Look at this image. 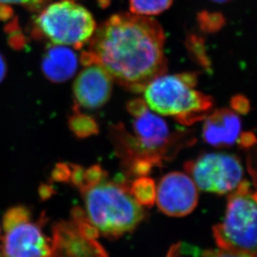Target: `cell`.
<instances>
[{
  "instance_id": "obj_11",
  "label": "cell",
  "mask_w": 257,
  "mask_h": 257,
  "mask_svg": "<svg viewBox=\"0 0 257 257\" xmlns=\"http://www.w3.org/2000/svg\"><path fill=\"white\" fill-rule=\"evenodd\" d=\"M51 257H109L95 239L86 237L74 221H60L53 227Z\"/></svg>"
},
{
  "instance_id": "obj_15",
  "label": "cell",
  "mask_w": 257,
  "mask_h": 257,
  "mask_svg": "<svg viewBox=\"0 0 257 257\" xmlns=\"http://www.w3.org/2000/svg\"><path fill=\"white\" fill-rule=\"evenodd\" d=\"M174 0H130V10L134 15L148 16L164 12Z\"/></svg>"
},
{
  "instance_id": "obj_1",
  "label": "cell",
  "mask_w": 257,
  "mask_h": 257,
  "mask_svg": "<svg viewBox=\"0 0 257 257\" xmlns=\"http://www.w3.org/2000/svg\"><path fill=\"white\" fill-rule=\"evenodd\" d=\"M84 65L99 64L119 85L143 91L149 82L165 74L166 37L156 20L142 15H114L95 30Z\"/></svg>"
},
{
  "instance_id": "obj_31",
  "label": "cell",
  "mask_w": 257,
  "mask_h": 257,
  "mask_svg": "<svg viewBox=\"0 0 257 257\" xmlns=\"http://www.w3.org/2000/svg\"><path fill=\"white\" fill-rule=\"evenodd\" d=\"M255 177H256V178H257V175H256V176H255Z\"/></svg>"
},
{
  "instance_id": "obj_2",
  "label": "cell",
  "mask_w": 257,
  "mask_h": 257,
  "mask_svg": "<svg viewBox=\"0 0 257 257\" xmlns=\"http://www.w3.org/2000/svg\"><path fill=\"white\" fill-rule=\"evenodd\" d=\"M81 193L88 219L107 237L114 239L133 231L146 217L126 184L103 181Z\"/></svg>"
},
{
  "instance_id": "obj_18",
  "label": "cell",
  "mask_w": 257,
  "mask_h": 257,
  "mask_svg": "<svg viewBox=\"0 0 257 257\" xmlns=\"http://www.w3.org/2000/svg\"><path fill=\"white\" fill-rule=\"evenodd\" d=\"M187 49L193 59L205 68L210 67V61L208 60L205 53V46L203 40L196 35L190 36L187 40Z\"/></svg>"
},
{
  "instance_id": "obj_13",
  "label": "cell",
  "mask_w": 257,
  "mask_h": 257,
  "mask_svg": "<svg viewBox=\"0 0 257 257\" xmlns=\"http://www.w3.org/2000/svg\"><path fill=\"white\" fill-rule=\"evenodd\" d=\"M77 68L76 54L65 45H50L43 56L42 71L50 81H67L75 74Z\"/></svg>"
},
{
  "instance_id": "obj_27",
  "label": "cell",
  "mask_w": 257,
  "mask_h": 257,
  "mask_svg": "<svg viewBox=\"0 0 257 257\" xmlns=\"http://www.w3.org/2000/svg\"><path fill=\"white\" fill-rule=\"evenodd\" d=\"M212 1L215 3H226L231 1V0H212Z\"/></svg>"
},
{
  "instance_id": "obj_23",
  "label": "cell",
  "mask_w": 257,
  "mask_h": 257,
  "mask_svg": "<svg viewBox=\"0 0 257 257\" xmlns=\"http://www.w3.org/2000/svg\"><path fill=\"white\" fill-rule=\"evenodd\" d=\"M46 0H0V5H22L28 7H37Z\"/></svg>"
},
{
  "instance_id": "obj_16",
  "label": "cell",
  "mask_w": 257,
  "mask_h": 257,
  "mask_svg": "<svg viewBox=\"0 0 257 257\" xmlns=\"http://www.w3.org/2000/svg\"><path fill=\"white\" fill-rule=\"evenodd\" d=\"M69 126L73 133L79 138H86L96 135L99 131L98 124L94 119L80 113H76L70 117Z\"/></svg>"
},
{
  "instance_id": "obj_5",
  "label": "cell",
  "mask_w": 257,
  "mask_h": 257,
  "mask_svg": "<svg viewBox=\"0 0 257 257\" xmlns=\"http://www.w3.org/2000/svg\"><path fill=\"white\" fill-rule=\"evenodd\" d=\"M96 25L91 14L76 3L64 0L49 5L35 22V35L55 45L79 49L89 42Z\"/></svg>"
},
{
  "instance_id": "obj_17",
  "label": "cell",
  "mask_w": 257,
  "mask_h": 257,
  "mask_svg": "<svg viewBox=\"0 0 257 257\" xmlns=\"http://www.w3.org/2000/svg\"><path fill=\"white\" fill-rule=\"evenodd\" d=\"M198 23L205 32H215L225 25V18L220 13L202 11L198 15Z\"/></svg>"
},
{
  "instance_id": "obj_30",
  "label": "cell",
  "mask_w": 257,
  "mask_h": 257,
  "mask_svg": "<svg viewBox=\"0 0 257 257\" xmlns=\"http://www.w3.org/2000/svg\"><path fill=\"white\" fill-rule=\"evenodd\" d=\"M0 239H1V229H0Z\"/></svg>"
},
{
  "instance_id": "obj_22",
  "label": "cell",
  "mask_w": 257,
  "mask_h": 257,
  "mask_svg": "<svg viewBox=\"0 0 257 257\" xmlns=\"http://www.w3.org/2000/svg\"><path fill=\"white\" fill-rule=\"evenodd\" d=\"M231 105L233 109H235L236 111L245 114L249 110V102L245 97L235 96L233 98L231 101Z\"/></svg>"
},
{
  "instance_id": "obj_10",
  "label": "cell",
  "mask_w": 257,
  "mask_h": 257,
  "mask_svg": "<svg viewBox=\"0 0 257 257\" xmlns=\"http://www.w3.org/2000/svg\"><path fill=\"white\" fill-rule=\"evenodd\" d=\"M112 88L113 79L100 64H88L74 81L75 100L85 109H98L108 102Z\"/></svg>"
},
{
  "instance_id": "obj_26",
  "label": "cell",
  "mask_w": 257,
  "mask_h": 257,
  "mask_svg": "<svg viewBox=\"0 0 257 257\" xmlns=\"http://www.w3.org/2000/svg\"><path fill=\"white\" fill-rule=\"evenodd\" d=\"M52 194L53 191H51V188L48 187V186H42V188L40 189V195H41L43 198L47 199V198L50 197V195H52Z\"/></svg>"
},
{
  "instance_id": "obj_4",
  "label": "cell",
  "mask_w": 257,
  "mask_h": 257,
  "mask_svg": "<svg viewBox=\"0 0 257 257\" xmlns=\"http://www.w3.org/2000/svg\"><path fill=\"white\" fill-rule=\"evenodd\" d=\"M252 194L244 181L229 195L222 221L213 228L220 249L257 257V203Z\"/></svg>"
},
{
  "instance_id": "obj_7",
  "label": "cell",
  "mask_w": 257,
  "mask_h": 257,
  "mask_svg": "<svg viewBox=\"0 0 257 257\" xmlns=\"http://www.w3.org/2000/svg\"><path fill=\"white\" fill-rule=\"evenodd\" d=\"M5 236L1 246L5 257H51V245L41 222H33L30 209L16 205L5 213Z\"/></svg>"
},
{
  "instance_id": "obj_14",
  "label": "cell",
  "mask_w": 257,
  "mask_h": 257,
  "mask_svg": "<svg viewBox=\"0 0 257 257\" xmlns=\"http://www.w3.org/2000/svg\"><path fill=\"white\" fill-rule=\"evenodd\" d=\"M128 191L140 205L151 208L156 202V183L152 179L140 176L128 186Z\"/></svg>"
},
{
  "instance_id": "obj_25",
  "label": "cell",
  "mask_w": 257,
  "mask_h": 257,
  "mask_svg": "<svg viewBox=\"0 0 257 257\" xmlns=\"http://www.w3.org/2000/svg\"><path fill=\"white\" fill-rule=\"evenodd\" d=\"M6 74H7V64L4 56L0 54V84L5 79Z\"/></svg>"
},
{
  "instance_id": "obj_8",
  "label": "cell",
  "mask_w": 257,
  "mask_h": 257,
  "mask_svg": "<svg viewBox=\"0 0 257 257\" xmlns=\"http://www.w3.org/2000/svg\"><path fill=\"white\" fill-rule=\"evenodd\" d=\"M185 169L197 188L205 192L224 195L234 191L242 181L243 168L235 156L208 153L189 161Z\"/></svg>"
},
{
  "instance_id": "obj_3",
  "label": "cell",
  "mask_w": 257,
  "mask_h": 257,
  "mask_svg": "<svg viewBox=\"0 0 257 257\" xmlns=\"http://www.w3.org/2000/svg\"><path fill=\"white\" fill-rule=\"evenodd\" d=\"M196 74H161L144 88L147 106L153 111L174 117L181 124L204 119L212 107V99L194 89Z\"/></svg>"
},
{
  "instance_id": "obj_29",
  "label": "cell",
  "mask_w": 257,
  "mask_h": 257,
  "mask_svg": "<svg viewBox=\"0 0 257 257\" xmlns=\"http://www.w3.org/2000/svg\"><path fill=\"white\" fill-rule=\"evenodd\" d=\"M0 257H5V255H3L2 250H1V247H0Z\"/></svg>"
},
{
  "instance_id": "obj_28",
  "label": "cell",
  "mask_w": 257,
  "mask_h": 257,
  "mask_svg": "<svg viewBox=\"0 0 257 257\" xmlns=\"http://www.w3.org/2000/svg\"><path fill=\"white\" fill-rule=\"evenodd\" d=\"M252 196L253 198H254V200H255V202L257 203V190L255 193H253Z\"/></svg>"
},
{
  "instance_id": "obj_24",
  "label": "cell",
  "mask_w": 257,
  "mask_h": 257,
  "mask_svg": "<svg viewBox=\"0 0 257 257\" xmlns=\"http://www.w3.org/2000/svg\"><path fill=\"white\" fill-rule=\"evenodd\" d=\"M240 144L245 147H249L255 143V136L252 134H245L240 137Z\"/></svg>"
},
{
  "instance_id": "obj_6",
  "label": "cell",
  "mask_w": 257,
  "mask_h": 257,
  "mask_svg": "<svg viewBox=\"0 0 257 257\" xmlns=\"http://www.w3.org/2000/svg\"><path fill=\"white\" fill-rule=\"evenodd\" d=\"M135 117L133 128L135 137L125 136L124 148L120 153L125 159V166L136 160H147L155 166H160L169 157L173 136L168 125L161 117L149 110L148 106Z\"/></svg>"
},
{
  "instance_id": "obj_20",
  "label": "cell",
  "mask_w": 257,
  "mask_h": 257,
  "mask_svg": "<svg viewBox=\"0 0 257 257\" xmlns=\"http://www.w3.org/2000/svg\"><path fill=\"white\" fill-rule=\"evenodd\" d=\"M72 167H73V165L70 166L68 164H59L53 171L52 178L55 181L69 182V179L71 176Z\"/></svg>"
},
{
  "instance_id": "obj_19",
  "label": "cell",
  "mask_w": 257,
  "mask_h": 257,
  "mask_svg": "<svg viewBox=\"0 0 257 257\" xmlns=\"http://www.w3.org/2000/svg\"><path fill=\"white\" fill-rule=\"evenodd\" d=\"M107 174L100 166H93L89 168L84 169V188L82 189L80 192L84 190L95 186L97 184L100 183L106 178Z\"/></svg>"
},
{
  "instance_id": "obj_9",
  "label": "cell",
  "mask_w": 257,
  "mask_h": 257,
  "mask_svg": "<svg viewBox=\"0 0 257 257\" xmlns=\"http://www.w3.org/2000/svg\"><path fill=\"white\" fill-rule=\"evenodd\" d=\"M156 200L159 210L164 214L174 217L186 216L197 205V187L186 174L171 172L161 178L156 189Z\"/></svg>"
},
{
  "instance_id": "obj_21",
  "label": "cell",
  "mask_w": 257,
  "mask_h": 257,
  "mask_svg": "<svg viewBox=\"0 0 257 257\" xmlns=\"http://www.w3.org/2000/svg\"><path fill=\"white\" fill-rule=\"evenodd\" d=\"M201 257H250L240 253L224 250V249H215V250H205Z\"/></svg>"
},
{
  "instance_id": "obj_12",
  "label": "cell",
  "mask_w": 257,
  "mask_h": 257,
  "mask_svg": "<svg viewBox=\"0 0 257 257\" xmlns=\"http://www.w3.org/2000/svg\"><path fill=\"white\" fill-rule=\"evenodd\" d=\"M241 124L237 114L230 109H219L205 119L203 139L216 147L230 146L240 136Z\"/></svg>"
}]
</instances>
